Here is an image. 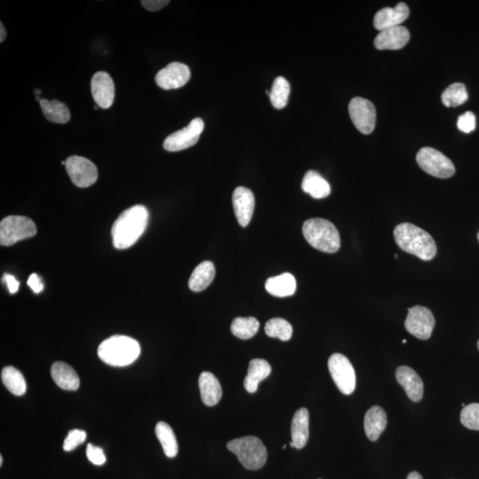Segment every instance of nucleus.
Listing matches in <instances>:
<instances>
[{
    "mask_svg": "<svg viewBox=\"0 0 479 479\" xmlns=\"http://www.w3.org/2000/svg\"><path fill=\"white\" fill-rule=\"evenodd\" d=\"M149 222V211L145 206L134 205L125 209L112 226L111 236L115 248L128 249L134 246L145 232Z\"/></svg>",
    "mask_w": 479,
    "mask_h": 479,
    "instance_id": "nucleus-1",
    "label": "nucleus"
},
{
    "mask_svg": "<svg viewBox=\"0 0 479 479\" xmlns=\"http://www.w3.org/2000/svg\"><path fill=\"white\" fill-rule=\"evenodd\" d=\"M394 238L402 250L421 260L429 261L436 256L437 246L431 234L411 223H401L395 227Z\"/></svg>",
    "mask_w": 479,
    "mask_h": 479,
    "instance_id": "nucleus-2",
    "label": "nucleus"
},
{
    "mask_svg": "<svg viewBox=\"0 0 479 479\" xmlns=\"http://www.w3.org/2000/svg\"><path fill=\"white\" fill-rule=\"evenodd\" d=\"M141 354V346L127 335H113L104 340L98 348V355L103 362L113 367H127Z\"/></svg>",
    "mask_w": 479,
    "mask_h": 479,
    "instance_id": "nucleus-3",
    "label": "nucleus"
},
{
    "mask_svg": "<svg viewBox=\"0 0 479 479\" xmlns=\"http://www.w3.org/2000/svg\"><path fill=\"white\" fill-rule=\"evenodd\" d=\"M303 233L311 246L325 253H335L341 240L337 227L324 219H311L304 223Z\"/></svg>",
    "mask_w": 479,
    "mask_h": 479,
    "instance_id": "nucleus-4",
    "label": "nucleus"
},
{
    "mask_svg": "<svg viewBox=\"0 0 479 479\" xmlns=\"http://www.w3.org/2000/svg\"><path fill=\"white\" fill-rule=\"evenodd\" d=\"M226 446L247 470H260L267 463V449L257 437L247 436L231 440Z\"/></svg>",
    "mask_w": 479,
    "mask_h": 479,
    "instance_id": "nucleus-5",
    "label": "nucleus"
},
{
    "mask_svg": "<svg viewBox=\"0 0 479 479\" xmlns=\"http://www.w3.org/2000/svg\"><path fill=\"white\" fill-rule=\"evenodd\" d=\"M37 226L28 217L8 216L0 223V243L12 246L20 241L36 236Z\"/></svg>",
    "mask_w": 479,
    "mask_h": 479,
    "instance_id": "nucleus-6",
    "label": "nucleus"
},
{
    "mask_svg": "<svg viewBox=\"0 0 479 479\" xmlns=\"http://www.w3.org/2000/svg\"><path fill=\"white\" fill-rule=\"evenodd\" d=\"M416 162L422 170L433 177L449 178L456 173L452 161L435 149L422 148L419 150Z\"/></svg>",
    "mask_w": 479,
    "mask_h": 479,
    "instance_id": "nucleus-7",
    "label": "nucleus"
},
{
    "mask_svg": "<svg viewBox=\"0 0 479 479\" xmlns=\"http://www.w3.org/2000/svg\"><path fill=\"white\" fill-rule=\"evenodd\" d=\"M328 366L338 390L345 395L352 394L356 388V375L347 357L341 353H334L328 359Z\"/></svg>",
    "mask_w": 479,
    "mask_h": 479,
    "instance_id": "nucleus-8",
    "label": "nucleus"
},
{
    "mask_svg": "<svg viewBox=\"0 0 479 479\" xmlns=\"http://www.w3.org/2000/svg\"><path fill=\"white\" fill-rule=\"evenodd\" d=\"M434 326L435 318L427 307L415 306L408 309L405 321V328L408 333L421 340H428L432 337Z\"/></svg>",
    "mask_w": 479,
    "mask_h": 479,
    "instance_id": "nucleus-9",
    "label": "nucleus"
},
{
    "mask_svg": "<svg viewBox=\"0 0 479 479\" xmlns=\"http://www.w3.org/2000/svg\"><path fill=\"white\" fill-rule=\"evenodd\" d=\"M204 130V121L199 117L195 118L183 130L168 136L163 142V149L168 152H178L191 148L197 144Z\"/></svg>",
    "mask_w": 479,
    "mask_h": 479,
    "instance_id": "nucleus-10",
    "label": "nucleus"
},
{
    "mask_svg": "<svg viewBox=\"0 0 479 479\" xmlns=\"http://www.w3.org/2000/svg\"><path fill=\"white\" fill-rule=\"evenodd\" d=\"M349 114L353 125L362 134H370L375 130L376 111L371 101L354 98L349 104Z\"/></svg>",
    "mask_w": 479,
    "mask_h": 479,
    "instance_id": "nucleus-11",
    "label": "nucleus"
},
{
    "mask_svg": "<svg viewBox=\"0 0 479 479\" xmlns=\"http://www.w3.org/2000/svg\"><path fill=\"white\" fill-rule=\"evenodd\" d=\"M66 171L76 187L85 188L93 186L98 180L96 164L86 157L73 156L66 160Z\"/></svg>",
    "mask_w": 479,
    "mask_h": 479,
    "instance_id": "nucleus-12",
    "label": "nucleus"
},
{
    "mask_svg": "<svg viewBox=\"0 0 479 479\" xmlns=\"http://www.w3.org/2000/svg\"><path fill=\"white\" fill-rule=\"evenodd\" d=\"M191 78L188 66L181 62H171L156 76L157 86L163 90L178 89L187 85Z\"/></svg>",
    "mask_w": 479,
    "mask_h": 479,
    "instance_id": "nucleus-13",
    "label": "nucleus"
},
{
    "mask_svg": "<svg viewBox=\"0 0 479 479\" xmlns=\"http://www.w3.org/2000/svg\"><path fill=\"white\" fill-rule=\"evenodd\" d=\"M91 91L98 107L107 110L113 105L115 85L113 79L107 72L100 71L93 75Z\"/></svg>",
    "mask_w": 479,
    "mask_h": 479,
    "instance_id": "nucleus-14",
    "label": "nucleus"
},
{
    "mask_svg": "<svg viewBox=\"0 0 479 479\" xmlns=\"http://www.w3.org/2000/svg\"><path fill=\"white\" fill-rule=\"evenodd\" d=\"M233 206L238 223L246 227L254 213L255 197L253 191L244 187H236L233 194Z\"/></svg>",
    "mask_w": 479,
    "mask_h": 479,
    "instance_id": "nucleus-15",
    "label": "nucleus"
},
{
    "mask_svg": "<svg viewBox=\"0 0 479 479\" xmlns=\"http://www.w3.org/2000/svg\"><path fill=\"white\" fill-rule=\"evenodd\" d=\"M396 379L412 401L419 402L424 397V382L414 369L407 366L398 367Z\"/></svg>",
    "mask_w": 479,
    "mask_h": 479,
    "instance_id": "nucleus-16",
    "label": "nucleus"
},
{
    "mask_svg": "<svg viewBox=\"0 0 479 479\" xmlns=\"http://www.w3.org/2000/svg\"><path fill=\"white\" fill-rule=\"evenodd\" d=\"M409 38L408 30L400 25L380 31L374 43L379 50H398L408 43Z\"/></svg>",
    "mask_w": 479,
    "mask_h": 479,
    "instance_id": "nucleus-17",
    "label": "nucleus"
},
{
    "mask_svg": "<svg viewBox=\"0 0 479 479\" xmlns=\"http://www.w3.org/2000/svg\"><path fill=\"white\" fill-rule=\"evenodd\" d=\"M409 13L408 6L405 3H400L395 8L381 9L374 18V26L379 31L400 26L408 18Z\"/></svg>",
    "mask_w": 479,
    "mask_h": 479,
    "instance_id": "nucleus-18",
    "label": "nucleus"
},
{
    "mask_svg": "<svg viewBox=\"0 0 479 479\" xmlns=\"http://www.w3.org/2000/svg\"><path fill=\"white\" fill-rule=\"evenodd\" d=\"M292 442L289 445L294 449H302L309 439V412L306 408L299 409L293 416L292 422Z\"/></svg>",
    "mask_w": 479,
    "mask_h": 479,
    "instance_id": "nucleus-19",
    "label": "nucleus"
},
{
    "mask_svg": "<svg viewBox=\"0 0 479 479\" xmlns=\"http://www.w3.org/2000/svg\"><path fill=\"white\" fill-rule=\"evenodd\" d=\"M51 376L54 383L65 391H76L80 386L78 374L72 367L62 362H54L52 365Z\"/></svg>",
    "mask_w": 479,
    "mask_h": 479,
    "instance_id": "nucleus-20",
    "label": "nucleus"
},
{
    "mask_svg": "<svg viewBox=\"0 0 479 479\" xmlns=\"http://www.w3.org/2000/svg\"><path fill=\"white\" fill-rule=\"evenodd\" d=\"M387 425V415L386 411L379 405H374L366 412L364 418V429L367 437L371 442H376L386 429Z\"/></svg>",
    "mask_w": 479,
    "mask_h": 479,
    "instance_id": "nucleus-21",
    "label": "nucleus"
},
{
    "mask_svg": "<svg viewBox=\"0 0 479 479\" xmlns=\"http://www.w3.org/2000/svg\"><path fill=\"white\" fill-rule=\"evenodd\" d=\"M199 388L202 400L208 407H213L221 400L222 388L213 374L202 372L199 377Z\"/></svg>",
    "mask_w": 479,
    "mask_h": 479,
    "instance_id": "nucleus-22",
    "label": "nucleus"
},
{
    "mask_svg": "<svg viewBox=\"0 0 479 479\" xmlns=\"http://www.w3.org/2000/svg\"><path fill=\"white\" fill-rule=\"evenodd\" d=\"M272 368L265 359H254L250 362L248 375L244 379V387L248 393H254L258 391V384L267 379L270 375Z\"/></svg>",
    "mask_w": 479,
    "mask_h": 479,
    "instance_id": "nucleus-23",
    "label": "nucleus"
},
{
    "mask_svg": "<svg viewBox=\"0 0 479 479\" xmlns=\"http://www.w3.org/2000/svg\"><path fill=\"white\" fill-rule=\"evenodd\" d=\"M265 289L272 296L277 297L292 296L296 290V278L289 272L269 278L265 282Z\"/></svg>",
    "mask_w": 479,
    "mask_h": 479,
    "instance_id": "nucleus-24",
    "label": "nucleus"
},
{
    "mask_svg": "<svg viewBox=\"0 0 479 479\" xmlns=\"http://www.w3.org/2000/svg\"><path fill=\"white\" fill-rule=\"evenodd\" d=\"M302 190L316 199L327 197L331 192L330 185L319 173L314 171L306 173L302 181Z\"/></svg>",
    "mask_w": 479,
    "mask_h": 479,
    "instance_id": "nucleus-25",
    "label": "nucleus"
},
{
    "mask_svg": "<svg viewBox=\"0 0 479 479\" xmlns=\"http://www.w3.org/2000/svg\"><path fill=\"white\" fill-rule=\"evenodd\" d=\"M215 267L211 261L202 262L192 272L188 286L192 292H201L212 284L215 278Z\"/></svg>",
    "mask_w": 479,
    "mask_h": 479,
    "instance_id": "nucleus-26",
    "label": "nucleus"
},
{
    "mask_svg": "<svg viewBox=\"0 0 479 479\" xmlns=\"http://www.w3.org/2000/svg\"><path fill=\"white\" fill-rule=\"evenodd\" d=\"M42 111L48 121L55 124H66L71 120V113L64 103L57 100H48L41 99L40 101Z\"/></svg>",
    "mask_w": 479,
    "mask_h": 479,
    "instance_id": "nucleus-27",
    "label": "nucleus"
},
{
    "mask_svg": "<svg viewBox=\"0 0 479 479\" xmlns=\"http://www.w3.org/2000/svg\"><path fill=\"white\" fill-rule=\"evenodd\" d=\"M155 432L166 456L169 458L176 457L178 452V446L176 436H175L173 429H171V426L167 425L166 422H159L156 426Z\"/></svg>",
    "mask_w": 479,
    "mask_h": 479,
    "instance_id": "nucleus-28",
    "label": "nucleus"
},
{
    "mask_svg": "<svg viewBox=\"0 0 479 479\" xmlns=\"http://www.w3.org/2000/svg\"><path fill=\"white\" fill-rule=\"evenodd\" d=\"M3 383L10 393L16 396H23L27 390L26 381L23 374L13 367H6L1 372Z\"/></svg>",
    "mask_w": 479,
    "mask_h": 479,
    "instance_id": "nucleus-29",
    "label": "nucleus"
},
{
    "mask_svg": "<svg viewBox=\"0 0 479 479\" xmlns=\"http://www.w3.org/2000/svg\"><path fill=\"white\" fill-rule=\"evenodd\" d=\"M260 324L254 317H237L231 324V331L233 335L243 340L250 339L258 333Z\"/></svg>",
    "mask_w": 479,
    "mask_h": 479,
    "instance_id": "nucleus-30",
    "label": "nucleus"
},
{
    "mask_svg": "<svg viewBox=\"0 0 479 479\" xmlns=\"http://www.w3.org/2000/svg\"><path fill=\"white\" fill-rule=\"evenodd\" d=\"M290 93V86L288 80L283 76H278L272 83L270 91V100L272 106L277 110H282L288 104Z\"/></svg>",
    "mask_w": 479,
    "mask_h": 479,
    "instance_id": "nucleus-31",
    "label": "nucleus"
},
{
    "mask_svg": "<svg viewBox=\"0 0 479 479\" xmlns=\"http://www.w3.org/2000/svg\"><path fill=\"white\" fill-rule=\"evenodd\" d=\"M468 99L466 86L461 83H453L444 91L442 100L447 108H456L466 103Z\"/></svg>",
    "mask_w": 479,
    "mask_h": 479,
    "instance_id": "nucleus-32",
    "label": "nucleus"
},
{
    "mask_svg": "<svg viewBox=\"0 0 479 479\" xmlns=\"http://www.w3.org/2000/svg\"><path fill=\"white\" fill-rule=\"evenodd\" d=\"M265 334L272 338H279L282 341H289L292 337V324L282 318H274L268 321L265 327Z\"/></svg>",
    "mask_w": 479,
    "mask_h": 479,
    "instance_id": "nucleus-33",
    "label": "nucleus"
},
{
    "mask_svg": "<svg viewBox=\"0 0 479 479\" xmlns=\"http://www.w3.org/2000/svg\"><path fill=\"white\" fill-rule=\"evenodd\" d=\"M461 422L465 427L479 431V404L471 403L461 412Z\"/></svg>",
    "mask_w": 479,
    "mask_h": 479,
    "instance_id": "nucleus-34",
    "label": "nucleus"
},
{
    "mask_svg": "<svg viewBox=\"0 0 479 479\" xmlns=\"http://www.w3.org/2000/svg\"><path fill=\"white\" fill-rule=\"evenodd\" d=\"M86 439V433L80 429H72L69 432L67 437L64 440V450L66 452H71L76 449L79 445H81Z\"/></svg>",
    "mask_w": 479,
    "mask_h": 479,
    "instance_id": "nucleus-35",
    "label": "nucleus"
},
{
    "mask_svg": "<svg viewBox=\"0 0 479 479\" xmlns=\"http://www.w3.org/2000/svg\"><path fill=\"white\" fill-rule=\"evenodd\" d=\"M457 127L465 134H470V132H473L475 129V115L472 112L468 111L460 115L457 121Z\"/></svg>",
    "mask_w": 479,
    "mask_h": 479,
    "instance_id": "nucleus-36",
    "label": "nucleus"
},
{
    "mask_svg": "<svg viewBox=\"0 0 479 479\" xmlns=\"http://www.w3.org/2000/svg\"><path fill=\"white\" fill-rule=\"evenodd\" d=\"M86 456L91 463L97 466H100L106 463V456H105L103 450L100 447L93 446V444H88L86 449Z\"/></svg>",
    "mask_w": 479,
    "mask_h": 479,
    "instance_id": "nucleus-37",
    "label": "nucleus"
},
{
    "mask_svg": "<svg viewBox=\"0 0 479 479\" xmlns=\"http://www.w3.org/2000/svg\"><path fill=\"white\" fill-rule=\"evenodd\" d=\"M169 0H142V5L150 12H156L170 4Z\"/></svg>",
    "mask_w": 479,
    "mask_h": 479,
    "instance_id": "nucleus-38",
    "label": "nucleus"
},
{
    "mask_svg": "<svg viewBox=\"0 0 479 479\" xmlns=\"http://www.w3.org/2000/svg\"><path fill=\"white\" fill-rule=\"evenodd\" d=\"M28 285L33 290L34 293L40 294L43 292L44 284L42 282L40 276L37 274L30 275L29 279H28Z\"/></svg>",
    "mask_w": 479,
    "mask_h": 479,
    "instance_id": "nucleus-39",
    "label": "nucleus"
},
{
    "mask_svg": "<svg viewBox=\"0 0 479 479\" xmlns=\"http://www.w3.org/2000/svg\"><path fill=\"white\" fill-rule=\"evenodd\" d=\"M4 279L6 285H8L10 293L16 294L17 292H18L20 283L18 281H17L15 276L6 274L4 275Z\"/></svg>",
    "mask_w": 479,
    "mask_h": 479,
    "instance_id": "nucleus-40",
    "label": "nucleus"
},
{
    "mask_svg": "<svg viewBox=\"0 0 479 479\" xmlns=\"http://www.w3.org/2000/svg\"><path fill=\"white\" fill-rule=\"evenodd\" d=\"M0 25H1V26H0V30H0V31H1V33H0V34H1V36H0V42H1V43H3V42L5 41L6 37V31L4 25H3V23H0Z\"/></svg>",
    "mask_w": 479,
    "mask_h": 479,
    "instance_id": "nucleus-41",
    "label": "nucleus"
},
{
    "mask_svg": "<svg viewBox=\"0 0 479 479\" xmlns=\"http://www.w3.org/2000/svg\"><path fill=\"white\" fill-rule=\"evenodd\" d=\"M407 479H424L422 475L418 473V472H411L410 474L408 475Z\"/></svg>",
    "mask_w": 479,
    "mask_h": 479,
    "instance_id": "nucleus-42",
    "label": "nucleus"
},
{
    "mask_svg": "<svg viewBox=\"0 0 479 479\" xmlns=\"http://www.w3.org/2000/svg\"><path fill=\"white\" fill-rule=\"evenodd\" d=\"M35 93H36V96H40L41 94V91L40 90H35Z\"/></svg>",
    "mask_w": 479,
    "mask_h": 479,
    "instance_id": "nucleus-43",
    "label": "nucleus"
},
{
    "mask_svg": "<svg viewBox=\"0 0 479 479\" xmlns=\"http://www.w3.org/2000/svg\"><path fill=\"white\" fill-rule=\"evenodd\" d=\"M2 464H3V457L0 456V465H1L2 466Z\"/></svg>",
    "mask_w": 479,
    "mask_h": 479,
    "instance_id": "nucleus-44",
    "label": "nucleus"
},
{
    "mask_svg": "<svg viewBox=\"0 0 479 479\" xmlns=\"http://www.w3.org/2000/svg\"><path fill=\"white\" fill-rule=\"evenodd\" d=\"M286 447H287V445L283 446L282 449L284 450L286 449Z\"/></svg>",
    "mask_w": 479,
    "mask_h": 479,
    "instance_id": "nucleus-45",
    "label": "nucleus"
},
{
    "mask_svg": "<svg viewBox=\"0 0 479 479\" xmlns=\"http://www.w3.org/2000/svg\"><path fill=\"white\" fill-rule=\"evenodd\" d=\"M394 257L396 258H398V254H395V255H394Z\"/></svg>",
    "mask_w": 479,
    "mask_h": 479,
    "instance_id": "nucleus-46",
    "label": "nucleus"
},
{
    "mask_svg": "<svg viewBox=\"0 0 479 479\" xmlns=\"http://www.w3.org/2000/svg\"><path fill=\"white\" fill-rule=\"evenodd\" d=\"M94 110H98V107H97V106H94Z\"/></svg>",
    "mask_w": 479,
    "mask_h": 479,
    "instance_id": "nucleus-47",
    "label": "nucleus"
},
{
    "mask_svg": "<svg viewBox=\"0 0 479 479\" xmlns=\"http://www.w3.org/2000/svg\"><path fill=\"white\" fill-rule=\"evenodd\" d=\"M402 342H403V344H405V342H407V340H403L402 341Z\"/></svg>",
    "mask_w": 479,
    "mask_h": 479,
    "instance_id": "nucleus-48",
    "label": "nucleus"
},
{
    "mask_svg": "<svg viewBox=\"0 0 479 479\" xmlns=\"http://www.w3.org/2000/svg\"><path fill=\"white\" fill-rule=\"evenodd\" d=\"M478 350H479V340H478Z\"/></svg>",
    "mask_w": 479,
    "mask_h": 479,
    "instance_id": "nucleus-49",
    "label": "nucleus"
},
{
    "mask_svg": "<svg viewBox=\"0 0 479 479\" xmlns=\"http://www.w3.org/2000/svg\"><path fill=\"white\" fill-rule=\"evenodd\" d=\"M478 242H479V232H478Z\"/></svg>",
    "mask_w": 479,
    "mask_h": 479,
    "instance_id": "nucleus-50",
    "label": "nucleus"
}]
</instances>
